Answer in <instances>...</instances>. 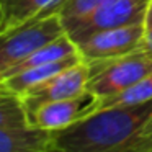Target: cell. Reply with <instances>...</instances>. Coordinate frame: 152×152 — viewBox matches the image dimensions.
Returning a JSON list of instances; mask_svg holds the SVG:
<instances>
[{
    "label": "cell",
    "mask_w": 152,
    "mask_h": 152,
    "mask_svg": "<svg viewBox=\"0 0 152 152\" xmlns=\"http://www.w3.org/2000/svg\"><path fill=\"white\" fill-rule=\"evenodd\" d=\"M105 2H108V0H66L59 12L62 25L85 17L87 13L93 12L96 7H100Z\"/></svg>",
    "instance_id": "13"
},
{
    "label": "cell",
    "mask_w": 152,
    "mask_h": 152,
    "mask_svg": "<svg viewBox=\"0 0 152 152\" xmlns=\"http://www.w3.org/2000/svg\"><path fill=\"white\" fill-rule=\"evenodd\" d=\"M144 44L142 23L102 30L77 41L75 46L85 62L124 56Z\"/></svg>",
    "instance_id": "6"
},
{
    "label": "cell",
    "mask_w": 152,
    "mask_h": 152,
    "mask_svg": "<svg viewBox=\"0 0 152 152\" xmlns=\"http://www.w3.org/2000/svg\"><path fill=\"white\" fill-rule=\"evenodd\" d=\"M0 128H30L18 95L0 85Z\"/></svg>",
    "instance_id": "12"
},
{
    "label": "cell",
    "mask_w": 152,
    "mask_h": 152,
    "mask_svg": "<svg viewBox=\"0 0 152 152\" xmlns=\"http://www.w3.org/2000/svg\"><path fill=\"white\" fill-rule=\"evenodd\" d=\"M152 100L124 108H98L59 131H51L48 152H113L144 128Z\"/></svg>",
    "instance_id": "1"
},
{
    "label": "cell",
    "mask_w": 152,
    "mask_h": 152,
    "mask_svg": "<svg viewBox=\"0 0 152 152\" xmlns=\"http://www.w3.org/2000/svg\"><path fill=\"white\" fill-rule=\"evenodd\" d=\"M152 100V74L145 75L134 85L115 95L100 100V108H124V106L142 105Z\"/></svg>",
    "instance_id": "11"
},
{
    "label": "cell",
    "mask_w": 152,
    "mask_h": 152,
    "mask_svg": "<svg viewBox=\"0 0 152 152\" xmlns=\"http://www.w3.org/2000/svg\"><path fill=\"white\" fill-rule=\"evenodd\" d=\"M100 108V96L90 90H83L82 93L69 98L56 100L39 106L28 118V126L43 131H59L74 123L83 119Z\"/></svg>",
    "instance_id": "7"
},
{
    "label": "cell",
    "mask_w": 152,
    "mask_h": 152,
    "mask_svg": "<svg viewBox=\"0 0 152 152\" xmlns=\"http://www.w3.org/2000/svg\"><path fill=\"white\" fill-rule=\"evenodd\" d=\"M66 0H0V34L48 15H59Z\"/></svg>",
    "instance_id": "8"
},
{
    "label": "cell",
    "mask_w": 152,
    "mask_h": 152,
    "mask_svg": "<svg viewBox=\"0 0 152 152\" xmlns=\"http://www.w3.org/2000/svg\"><path fill=\"white\" fill-rule=\"evenodd\" d=\"M88 75H90L88 64L83 59H80L79 62H75L69 69L59 72L53 79L30 88L26 93H23L20 96L25 113H26V119L39 106L46 105V103L75 96L79 93H82L83 90H87Z\"/></svg>",
    "instance_id": "5"
},
{
    "label": "cell",
    "mask_w": 152,
    "mask_h": 152,
    "mask_svg": "<svg viewBox=\"0 0 152 152\" xmlns=\"http://www.w3.org/2000/svg\"><path fill=\"white\" fill-rule=\"evenodd\" d=\"M87 64L90 70L87 90L102 100L123 92L145 75L152 74V49L142 44L141 48L124 56L92 61Z\"/></svg>",
    "instance_id": "2"
},
{
    "label": "cell",
    "mask_w": 152,
    "mask_h": 152,
    "mask_svg": "<svg viewBox=\"0 0 152 152\" xmlns=\"http://www.w3.org/2000/svg\"><path fill=\"white\" fill-rule=\"evenodd\" d=\"M36 152H48V151H36Z\"/></svg>",
    "instance_id": "16"
},
{
    "label": "cell",
    "mask_w": 152,
    "mask_h": 152,
    "mask_svg": "<svg viewBox=\"0 0 152 152\" xmlns=\"http://www.w3.org/2000/svg\"><path fill=\"white\" fill-rule=\"evenodd\" d=\"M142 30H144V46L152 49V0L149 4L147 10H145L144 21H142Z\"/></svg>",
    "instance_id": "14"
},
{
    "label": "cell",
    "mask_w": 152,
    "mask_h": 152,
    "mask_svg": "<svg viewBox=\"0 0 152 152\" xmlns=\"http://www.w3.org/2000/svg\"><path fill=\"white\" fill-rule=\"evenodd\" d=\"M80 59H82V56H80V54H75V56L66 57V59L56 61V62H49V64H43V66H38V67L20 70V72H17V74H12V75H8V77L0 79V85L8 88L10 92H13L15 95L21 96L30 88H33V87L39 85V83L46 82V80H49V79H53L54 75H57L59 72L69 69L70 66L79 62Z\"/></svg>",
    "instance_id": "9"
},
{
    "label": "cell",
    "mask_w": 152,
    "mask_h": 152,
    "mask_svg": "<svg viewBox=\"0 0 152 152\" xmlns=\"http://www.w3.org/2000/svg\"><path fill=\"white\" fill-rule=\"evenodd\" d=\"M66 33L59 15H48L0 34V74Z\"/></svg>",
    "instance_id": "3"
},
{
    "label": "cell",
    "mask_w": 152,
    "mask_h": 152,
    "mask_svg": "<svg viewBox=\"0 0 152 152\" xmlns=\"http://www.w3.org/2000/svg\"><path fill=\"white\" fill-rule=\"evenodd\" d=\"M149 4L151 0H108L85 17L66 23L64 28L70 39L77 43L96 31L142 23Z\"/></svg>",
    "instance_id": "4"
},
{
    "label": "cell",
    "mask_w": 152,
    "mask_h": 152,
    "mask_svg": "<svg viewBox=\"0 0 152 152\" xmlns=\"http://www.w3.org/2000/svg\"><path fill=\"white\" fill-rule=\"evenodd\" d=\"M142 131H145V132H149V134H152V115L149 116V119L145 121V124H144V128H142Z\"/></svg>",
    "instance_id": "15"
},
{
    "label": "cell",
    "mask_w": 152,
    "mask_h": 152,
    "mask_svg": "<svg viewBox=\"0 0 152 152\" xmlns=\"http://www.w3.org/2000/svg\"><path fill=\"white\" fill-rule=\"evenodd\" d=\"M49 131L36 128H0V152L48 151Z\"/></svg>",
    "instance_id": "10"
}]
</instances>
